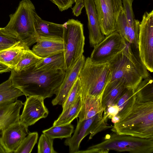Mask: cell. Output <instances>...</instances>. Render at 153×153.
I'll use <instances>...</instances> for the list:
<instances>
[{
    "label": "cell",
    "instance_id": "cell-24",
    "mask_svg": "<svg viewBox=\"0 0 153 153\" xmlns=\"http://www.w3.org/2000/svg\"><path fill=\"white\" fill-rule=\"evenodd\" d=\"M35 66L39 69L48 71L63 70L65 71L63 52L42 58Z\"/></svg>",
    "mask_w": 153,
    "mask_h": 153
},
{
    "label": "cell",
    "instance_id": "cell-11",
    "mask_svg": "<svg viewBox=\"0 0 153 153\" xmlns=\"http://www.w3.org/2000/svg\"><path fill=\"white\" fill-rule=\"evenodd\" d=\"M126 45V41L115 31L107 36L94 48L90 59L92 62L99 64L107 63Z\"/></svg>",
    "mask_w": 153,
    "mask_h": 153
},
{
    "label": "cell",
    "instance_id": "cell-32",
    "mask_svg": "<svg viewBox=\"0 0 153 153\" xmlns=\"http://www.w3.org/2000/svg\"><path fill=\"white\" fill-rule=\"evenodd\" d=\"M38 134L36 132L28 133L14 153H30L37 142Z\"/></svg>",
    "mask_w": 153,
    "mask_h": 153
},
{
    "label": "cell",
    "instance_id": "cell-26",
    "mask_svg": "<svg viewBox=\"0 0 153 153\" xmlns=\"http://www.w3.org/2000/svg\"><path fill=\"white\" fill-rule=\"evenodd\" d=\"M82 106L81 95L80 96L72 105L62 111L58 118L53 123V126L65 125L71 123L77 117Z\"/></svg>",
    "mask_w": 153,
    "mask_h": 153
},
{
    "label": "cell",
    "instance_id": "cell-2",
    "mask_svg": "<svg viewBox=\"0 0 153 153\" xmlns=\"http://www.w3.org/2000/svg\"><path fill=\"white\" fill-rule=\"evenodd\" d=\"M112 127L111 130L119 134L153 139V102L136 100L131 109Z\"/></svg>",
    "mask_w": 153,
    "mask_h": 153
},
{
    "label": "cell",
    "instance_id": "cell-12",
    "mask_svg": "<svg viewBox=\"0 0 153 153\" xmlns=\"http://www.w3.org/2000/svg\"><path fill=\"white\" fill-rule=\"evenodd\" d=\"M44 99L38 96L27 97L22 114L19 117L20 122L28 127L40 119L47 117L49 111L45 105Z\"/></svg>",
    "mask_w": 153,
    "mask_h": 153
},
{
    "label": "cell",
    "instance_id": "cell-1",
    "mask_svg": "<svg viewBox=\"0 0 153 153\" xmlns=\"http://www.w3.org/2000/svg\"><path fill=\"white\" fill-rule=\"evenodd\" d=\"M35 65L19 71L11 69L10 78L13 85L26 97L38 96L45 99L56 94L63 81L65 71L39 69Z\"/></svg>",
    "mask_w": 153,
    "mask_h": 153
},
{
    "label": "cell",
    "instance_id": "cell-4",
    "mask_svg": "<svg viewBox=\"0 0 153 153\" xmlns=\"http://www.w3.org/2000/svg\"><path fill=\"white\" fill-rule=\"evenodd\" d=\"M35 11L30 0H22L15 13L10 15V21L5 27L29 48L36 43L39 37L34 26Z\"/></svg>",
    "mask_w": 153,
    "mask_h": 153
},
{
    "label": "cell",
    "instance_id": "cell-8",
    "mask_svg": "<svg viewBox=\"0 0 153 153\" xmlns=\"http://www.w3.org/2000/svg\"><path fill=\"white\" fill-rule=\"evenodd\" d=\"M103 114V113H100L89 119L78 121L73 135L67 138L64 143L65 145L68 146L70 153H77L82 140L89 134L90 140L97 133L107 128Z\"/></svg>",
    "mask_w": 153,
    "mask_h": 153
},
{
    "label": "cell",
    "instance_id": "cell-14",
    "mask_svg": "<svg viewBox=\"0 0 153 153\" xmlns=\"http://www.w3.org/2000/svg\"><path fill=\"white\" fill-rule=\"evenodd\" d=\"M83 55L70 68L65 71V74L55 97L52 100L53 105H62L70 91L79 77L80 71L85 61Z\"/></svg>",
    "mask_w": 153,
    "mask_h": 153
},
{
    "label": "cell",
    "instance_id": "cell-17",
    "mask_svg": "<svg viewBox=\"0 0 153 153\" xmlns=\"http://www.w3.org/2000/svg\"><path fill=\"white\" fill-rule=\"evenodd\" d=\"M36 30L39 37L62 39L63 24L48 22L42 19L36 11L34 13Z\"/></svg>",
    "mask_w": 153,
    "mask_h": 153
},
{
    "label": "cell",
    "instance_id": "cell-34",
    "mask_svg": "<svg viewBox=\"0 0 153 153\" xmlns=\"http://www.w3.org/2000/svg\"><path fill=\"white\" fill-rule=\"evenodd\" d=\"M116 31L125 41L129 43L128 23L123 6L117 20Z\"/></svg>",
    "mask_w": 153,
    "mask_h": 153
},
{
    "label": "cell",
    "instance_id": "cell-6",
    "mask_svg": "<svg viewBox=\"0 0 153 153\" xmlns=\"http://www.w3.org/2000/svg\"><path fill=\"white\" fill-rule=\"evenodd\" d=\"M63 26L62 39L66 71L83 55L85 37L83 24L79 20L69 19L63 24Z\"/></svg>",
    "mask_w": 153,
    "mask_h": 153
},
{
    "label": "cell",
    "instance_id": "cell-36",
    "mask_svg": "<svg viewBox=\"0 0 153 153\" xmlns=\"http://www.w3.org/2000/svg\"><path fill=\"white\" fill-rule=\"evenodd\" d=\"M119 109L116 104L108 106L104 111L103 117L106 121L107 118L111 119L118 114Z\"/></svg>",
    "mask_w": 153,
    "mask_h": 153
},
{
    "label": "cell",
    "instance_id": "cell-25",
    "mask_svg": "<svg viewBox=\"0 0 153 153\" xmlns=\"http://www.w3.org/2000/svg\"><path fill=\"white\" fill-rule=\"evenodd\" d=\"M122 52L133 64L143 79L150 75L141 59L139 49L133 47L130 43L126 41V45Z\"/></svg>",
    "mask_w": 153,
    "mask_h": 153
},
{
    "label": "cell",
    "instance_id": "cell-29",
    "mask_svg": "<svg viewBox=\"0 0 153 153\" xmlns=\"http://www.w3.org/2000/svg\"><path fill=\"white\" fill-rule=\"evenodd\" d=\"M74 130V127L71 123L63 125L53 126L48 129L42 131L49 137L53 139L64 138H68L71 137Z\"/></svg>",
    "mask_w": 153,
    "mask_h": 153
},
{
    "label": "cell",
    "instance_id": "cell-22",
    "mask_svg": "<svg viewBox=\"0 0 153 153\" xmlns=\"http://www.w3.org/2000/svg\"><path fill=\"white\" fill-rule=\"evenodd\" d=\"M127 88L119 81L114 80L108 82L102 95L101 102L104 111L108 106L116 104Z\"/></svg>",
    "mask_w": 153,
    "mask_h": 153
},
{
    "label": "cell",
    "instance_id": "cell-28",
    "mask_svg": "<svg viewBox=\"0 0 153 153\" xmlns=\"http://www.w3.org/2000/svg\"><path fill=\"white\" fill-rule=\"evenodd\" d=\"M136 100L135 90L127 88L116 103L119 109L117 115L120 118L128 112L133 107Z\"/></svg>",
    "mask_w": 153,
    "mask_h": 153
},
{
    "label": "cell",
    "instance_id": "cell-31",
    "mask_svg": "<svg viewBox=\"0 0 153 153\" xmlns=\"http://www.w3.org/2000/svg\"><path fill=\"white\" fill-rule=\"evenodd\" d=\"M20 41L15 35L5 27H0V51L9 48Z\"/></svg>",
    "mask_w": 153,
    "mask_h": 153
},
{
    "label": "cell",
    "instance_id": "cell-9",
    "mask_svg": "<svg viewBox=\"0 0 153 153\" xmlns=\"http://www.w3.org/2000/svg\"><path fill=\"white\" fill-rule=\"evenodd\" d=\"M141 59L148 71L153 72V10L146 12L140 23L138 42Z\"/></svg>",
    "mask_w": 153,
    "mask_h": 153
},
{
    "label": "cell",
    "instance_id": "cell-10",
    "mask_svg": "<svg viewBox=\"0 0 153 153\" xmlns=\"http://www.w3.org/2000/svg\"><path fill=\"white\" fill-rule=\"evenodd\" d=\"M102 33L106 36L116 31V25L123 7L122 0H94Z\"/></svg>",
    "mask_w": 153,
    "mask_h": 153
},
{
    "label": "cell",
    "instance_id": "cell-27",
    "mask_svg": "<svg viewBox=\"0 0 153 153\" xmlns=\"http://www.w3.org/2000/svg\"><path fill=\"white\" fill-rule=\"evenodd\" d=\"M135 93L137 101L153 102V79L150 75L140 82L135 90Z\"/></svg>",
    "mask_w": 153,
    "mask_h": 153
},
{
    "label": "cell",
    "instance_id": "cell-18",
    "mask_svg": "<svg viewBox=\"0 0 153 153\" xmlns=\"http://www.w3.org/2000/svg\"><path fill=\"white\" fill-rule=\"evenodd\" d=\"M24 103L17 100L9 104L0 106V131L19 121L20 112Z\"/></svg>",
    "mask_w": 153,
    "mask_h": 153
},
{
    "label": "cell",
    "instance_id": "cell-15",
    "mask_svg": "<svg viewBox=\"0 0 153 153\" xmlns=\"http://www.w3.org/2000/svg\"><path fill=\"white\" fill-rule=\"evenodd\" d=\"M84 7L88 19L89 43L94 48L104 39L100 26L94 0H84Z\"/></svg>",
    "mask_w": 153,
    "mask_h": 153
},
{
    "label": "cell",
    "instance_id": "cell-38",
    "mask_svg": "<svg viewBox=\"0 0 153 153\" xmlns=\"http://www.w3.org/2000/svg\"><path fill=\"white\" fill-rule=\"evenodd\" d=\"M84 0H81L75 3V5L72 8V13L76 17L80 15L82 10L84 7Z\"/></svg>",
    "mask_w": 153,
    "mask_h": 153
},
{
    "label": "cell",
    "instance_id": "cell-3",
    "mask_svg": "<svg viewBox=\"0 0 153 153\" xmlns=\"http://www.w3.org/2000/svg\"><path fill=\"white\" fill-rule=\"evenodd\" d=\"M110 150L133 153H152L153 139H146L114 132L103 141L77 153H107Z\"/></svg>",
    "mask_w": 153,
    "mask_h": 153
},
{
    "label": "cell",
    "instance_id": "cell-42",
    "mask_svg": "<svg viewBox=\"0 0 153 153\" xmlns=\"http://www.w3.org/2000/svg\"><path fill=\"white\" fill-rule=\"evenodd\" d=\"M81 0H73L74 2H75V3H76L78 1H81Z\"/></svg>",
    "mask_w": 153,
    "mask_h": 153
},
{
    "label": "cell",
    "instance_id": "cell-37",
    "mask_svg": "<svg viewBox=\"0 0 153 153\" xmlns=\"http://www.w3.org/2000/svg\"><path fill=\"white\" fill-rule=\"evenodd\" d=\"M56 5L61 11L68 10L72 7L73 0H50Z\"/></svg>",
    "mask_w": 153,
    "mask_h": 153
},
{
    "label": "cell",
    "instance_id": "cell-41",
    "mask_svg": "<svg viewBox=\"0 0 153 153\" xmlns=\"http://www.w3.org/2000/svg\"><path fill=\"white\" fill-rule=\"evenodd\" d=\"M0 153H6L4 149L0 144Z\"/></svg>",
    "mask_w": 153,
    "mask_h": 153
},
{
    "label": "cell",
    "instance_id": "cell-30",
    "mask_svg": "<svg viewBox=\"0 0 153 153\" xmlns=\"http://www.w3.org/2000/svg\"><path fill=\"white\" fill-rule=\"evenodd\" d=\"M42 58L36 54L29 48H27L23 53L20 61L14 70L19 71L35 65Z\"/></svg>",
    "mask_w": 153,
    "mask_h": 153
},
{
    "label": "cell",
    "instance_id": "cell-21",
    "mask_svg": "<svg viewBox=\"0 0 153 153\" xmlns=\"http://www.w3.org/2000/svg\"><path fill=\"white\" fill-rule=\"evenodd\" d=\"M29 48L20 41L13 45L0 51V62L15 69L25 51Z\"/></svg>",
    "mask_w": 153,
    "mask_h": 153
},
{
    "label": "cell",
    "instance_id": "cell-19",
    "mask_svg": "<svg viewBox=\"0 0 153 153\" xmlns=\"http://www.w3.org/2000/svg\"><path fill=\"white\" fill-rule=\"evenodd\" d=\"M82 106L77 117L79 121L91 118L96 115L103 113L101 102L102 96L87 95L82 97Z\"/></svg>",
    "mask_w": 153,
    "mask_h": 153
},
{
    "label": "cell",
    "instance_id": "cell-20",
    "mask_svg": "<svg viewBox=\"0 0 153 153\" xmlns=\"http://www.w3.org/2000/svg\"><path fill=\"white\" fill-rule=\"evenodd\" d=\"M134 0H122L128 27L129 42L132 46L138 49V42L140 22L135 19L132 4Z\"/></svg>",
    "mask_w": 153,
    "mask_h": 153
},
{
    "label": "cell",
    "instance_id": "cell-13",
    "mask_svg": "<svg viewBox=\"0 0 153 153\" xmlns=\"http://www.w3.org/2000/svg\"><path fill=\"white\" fill-rule=\"evenodd\" d=\"M28 127L19 121L1 131L0 144L6 153L14 152L28 134Z\"/></svg>",
    "mask_w": 153,
    "mask_h": 153
},
{
    "label": "cell",
    "instance_id": "cell-5",
    "mask_svg": "<svg viewBox=\"0 0 153 153\" xmlns=\"http://www.w3.org/2000/svg\"><path fill=\"white\" fill-rule=\"evenodd\" d=\"M79 77L82 86V97L87 95L100 97L111 80V73L107 62L95 64L88 57L85 59Z\"/></svg>",
    "mask_w": 153,
    "mask_h": 153
},
{
    "label": "cell",
    "instance_id": "cell-23",
    "mask_svg": "<svg viewBox=\"0 0 153 153\" xmlns=\"http://www.w3.org/2000/svg\"><path fill=\"white\" fill-rule=\"evenodd\" d=\"M23 95L19 89L13 85L10 77L0 84V106L13 103Z\"/></svg>",
    "mask_w": 153,
    "mask_h": 153
},
{
    "label": "cell",
    "instance_id": "cell-39",
    "mask_svg": "<svg viewBox=\"0 0 153 153\" xmlns=\"http://www.w3.org/2000/svg\"><path fill=\"white\" fill-rule=\"evenodd\" d=\"M11 70L9 67L0 62V74L10 71Z\"/></svg>",
    "mask_w": 153,
    "mask_h": 153
},
{
    "label": "cell",
    "instance_id": "cell-35",
    "mask_svg": "<svg viewBox=\"0 0 153 153\" xmlns=\"http://www.w3.org/2000/svg\"><path fill=\"white\" fill-rule=\"evenodd\" d=\"M54 139L45 134L41 135L38 144V153H56L53 147Z\"/></svg>",
    "mask_w": 153,
    "mask_h": 153
},
{
    "label": "cell",
    "instance_id": "cell-33",
    "mask_svg": "<svg viewBox=\"0 0 153 153\" xmlns=\"http://www.w3.org/2000/svg\"><path fill=\"white\" fill-rule=\"evenodd\" d=\"M82 86L78 77L70 91L66 99L62 105V111L65 110L75 102L78 98L81 95Z\"/></svg>",
    "mask_w": 153,
    "mask_h": 153
},
{
    "label": "cell",
    "instance_id": "cell-16",
    "mask_svg": "<svg viewBox=\"0 0 153 153\" xmlns=\"http://www.w3.org/2000/svg\"><path fill=\"white\" fill-rule=\"evenodd\" d=\"M64 50L62 39L39 36L32 50L37 55L43 58L63 52Z\"/></svg>",
    "mask_w": 153,
    "mask_h": 153
},
{
    "label": "cell",
    "instance_id": "cell-40",
    "mask_svg": "<svg viewBox=\"0 0 153 153\" xmlns=\"http://www.w3.org/2000/svg\"><path fill=\"white\" fill-rule=\"evenodd\" d=\"M111 119V122L114 124L118 122L119 121L120 118L118 116L116 115L112 117Z\"/></svg>",
    "mask_w": 153,
    "mask_h": 153
},
{
    "label": "cell",
    "instance_id": "cell-7",
    "mask_svg": "<svg viewBox=\"0 0 153 153\" xmlns=\"http://www.w3.org/2000/svg\"><path fill=\"white\" fill-rule=\"evenodd\" d=\"M111 73L110 81L121 82L128 88L135 90L143 78L122 51L107 62Z\"/></svg>",
    "mask_w": 153,
    "mask_h": 153
}]
</instances>
